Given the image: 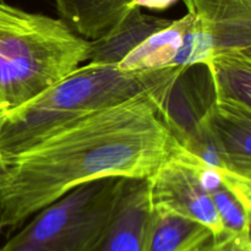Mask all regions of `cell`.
Instances as JSON below:
<instances>
[{
	"label": "cell",
	"instance_id": "cell-13",
	"mask_svg": "<svg viewBox=\"0 0 251 251\" xmlns=\"http://www.w3.org/2000/svg\"><path fill=\"white\" fill-rule=\"evenodd\" d=\"M215 102L251 113V51L213 56L206 64Z\"/></svg>",
	"mask_w": 251,
	"mask_h": 251
},
{
	"label": "cell",
	"instance_id": "cell-18",
	"mask_svg": "<svg viewBox=\"0 0 251 251\" xmlns=\"http://www.w3.org/2000/svg\"><path fill=\"white\" fill-rule=\"evenodd\" d=\"M217 245H218L217 239L211 238V239L207 240L205 244H202L201 247H199L198 249H195L194 251H217Z\"/></svg>",
	"mask_w": 251,
	"mask_h": 251
},
{
	"label": "cell",
	"instance_id": "cell-21",
	"mask_svg": "<svg viewBox=\"0 0 251 251\" xmlns=\"http://www.w3.org/2000/svg\"><path fill=\"white\" fill-rule=\"evenodd\" d=\"M95 251H96V250H95Z\"/></svg>",
	"mask_w": 251,
	"mask_h": 251
},
{
	"label": "cell",
	"instance_id": "cell-15",
	"mask_svg": "<svg viewBox=\"0 0 251 251\" xmlns=\"http://www.w3.org/2000/svg\"><path fill=\"white\" fill-rule=\"evenodd\" d=\"M179 146L220 173L238 176L233 172L222 147L220 146L210 125L206 122L205 115Z\"/></svg>",
	"mask_w": 251,
	"mask_h": 251
},
{
	"label": "cell",
	"instance_id": "cell-19",
	"mask_svg": "<svg viewBox=\"0 0 251 251\" xmlns=\"http://www.w3.org/2000/svg\"><path fill=\"white\" fill-rule=\"evenodd\" d=\"M6 172V163H5L4 158H2L1 153H0V176Z\"/></svg>",
	"mask_w": 251,
	"mask_h": 251
},
{
	"label": "cell",
	"instance_id": "cell-9",
	"mask_svg": "<svg viewBox=\"0 0 251 251\" xmlns=\"http://www.w3.org/2000/svg\"><path fill=\"white\" fill-rule=\"evenodd\" d=\"M172 20L147 15L135 7L110 31L90 41L86 63L118 65L140 43L158 29L168 26Z\"/></svg>",
	"mask_w": 251,
	"mask_h": 251
},
{
	"label": "cell",
	"instance_id": "cell-4",
	"mask_svg": "<svg viewBox=\"0 0 251 251\" xmlns=\"http://www.w3.org/2000/svg\"><path fill=\"white\" fill-rule=\"evenodd\" d=\"M125 178L90 181L32 216L1 251H95L112 222Z\"/></svg>",
	"mask_w": 251,
	"mask_h": 251
},
{
	"label": "cell",
	"instance_id": "cell-12",
	"mask_svg": "<svg viewBox=\"0 0 251 251\" xmlns=\"http://www.w3.org/2000/svg\"><path fill=\"white\" fill-rule=\"evenodd\" d=\"M134 0H54L58 14L74 32L93 41L119 24Z\"/></svg>",
	"mask_w": 251,
	"mask_h": 251
},
{
	"label": "cell",
	"instance_id": "cell-16",
	"mask_svg": "<svg viewBox=\"0 0 251 251\" xmlns=\"http://www.w3.org/2000/svg\"><path fill=\"white\" fill-rule=\"evenodd\" d=\"M217 251H251L250 235H227L217 238Z\"/></svg>",
	"mask_w": 251,
	"mask_h": 251
},
{
	"label": "cell",
	"instance_id": "cell-1",
	"mask_svg": "<svg viewBox=\"0 0 251 251\" xmlns=\"http://www.w3.org/2000/svg\"><path fill=\"white\" fill-rule=\"evenodd\" d=\"M166 93H141L87 115L9 159L0 176V234L90 181L151 178L180 150L159 110Z\"/></svg>",
	"mask_w": 251,
	"mask_h": 251
},
{
	"label": "cell",
	"instance_id": "cell-2",
	"mask_svg": "<svg viewBox=\"0 0 251 251\" xmlns=\"http://www.w3.org/2000/svg\"><path fill=\"white\" fill-rule=\"evenodd\" d=\"M186 66L120 70L85 63L20 107L0 112V153L5 163L61 127L141 93L163 95Z\"/></svg>",
	"mask_w": 251,
	"mask_h": 251
},
{
	"label": "cell",
	"instance_id": "cell-10",
	"mask_svg": "<svg viewBox=\"0 0 251 251\" xmlns=\"http://www.w3.org/2000/svg\"><path fill=\"white\" fill-rule=\"evenodd\" d=\"M205 118L233 172L251 179V113L215 102Z\"/></svg>",
	"mask_w": 251,
	"mask_h": 251
},
{
	"label": "cell",
	"instance_id": "cell-5",
	"mask_svg": "<svg viewBox=\"0 0 251 251\" xmlns=\"http://www.w3.org/2000/svg\"><path fill=\"white\" fill-rule=\"evenodd\" d=\"M193 19L191 50L196 64L213 56L251 51V0H183Z\"/></svg>",
	"mask_w": 251,
	"mask_h": 251
},
{
	"label": "cell",
	"instance_id": "cell-20",
	"mask_svg": "<svg viewBox=\"0 0 251 251\" xmlns=\"http://www.w3.org/2000/svg\"><path fill=\"white\" fill-rule=\"evenodd\" d=\"M0 251H1V250H0Z\"/></svg>",
	"mask_w": 251,
	"mask_h": 251
},
{
	"label": "cell",
	"instance_id": "cell-6",
	"mask_svg": "<svg viewBox=\"0 0 251 251\" xmlns=\"http://www.w3.org/2000/svg\"><path fill=\"white\" fill-rule=\"evenodd\" d=\"M151 205L196 221L212 232L215 239L225 235L215 206L207 195L190 156L180 147L149 178Z\"/></svg>",
	"mask_w": 251,
	"mask_h": 251
},
{
	"label": "cell",
	"instance_id": "cell-11",
	"mask_svg": "<svg viewBox=\"0 0 251 251\" xmlns=\"http://www.w3.org/2000/svg\"><path fill=\"white\" fill-rule=\"evenodd\" d=\"M191 26L193 19L189 14L178 20H172L168 26L147 37L117 66L120 70L134 73L161 70L174 66V61L183 48Z\"/></svg>",
	"mask_w": 251,
	"mask_h": 251
},
{
	"label": "cell",
	"instance_id": "cell-8",
	"mask_svg": "<svg viewBox=\"0 0 251 251\" xmlns=\"http://www.w3.org/2000/svg\"><path fill=\"white\" fill-rule=\"evenodd\" d=\"M150 217L149 179H125L112 222L96 251H146Z\"/></svg>",
	"mask_w": 251,
	"mask_h": 251
},
{
	"label": "cell",
	"instance_id": "cell-14",
	"mask_svg": "<svg viewBox=\"0 0 251 251\" xmlns=\"http://www.w3.org/2000/svg\"><path fill=\"white\" fill-rule=\"evenodd\" d=\"M211 238L201 223L151 205L146 251H194Z\"/></svg>",
	"mask_w": 251,
	"mask_h": 251
},
{
	"label": "cell",
	"instance_id": "cell-17",
	"mask_svg": "<svg viewBox=\"0 0 251 251\" xmlns=\"http://www.w3.org/2000/svg\"><path fill=\"white\" fill-rule=\"evenodd\" d=\"M178 0H134L132 2V9L139 7V9H149L154 11H163L169 9L172 5H174Z\"/></svg>",
	"mask_w": 251,
	"mask_h": 251
},
{
	"label": "cell",
	"instance_id": "cell-7",
	"mask_svg": "<svg viewBox=\"0 0 251 251\" xmlns=\"http://www.w3.org/2000/svg\"><path fill=\"white\" fill-rule=\"evenodd\" d=\"M215 103L212 80L203 64L186 66L172 82L159 110L164 124L179 145Z\"/></svg>",
	"mask_w": 251,
	"mask_h": 251
},
{
	"label": "cell",
	"instance_id": "cell-3",
	"mask_svg": "<svg viewBox=\"0 0 251 251\" xmlns=\"http://www.w3.org/2000/svg\"><path fill=\"white\" fill-rule=\"evenodd\" d=\"M88 44L60 17L0 1V112L28 102L85 64Z\"/></svg>",
	"mask_w": 251,
	"mask_h": 251
}]
</instances>
